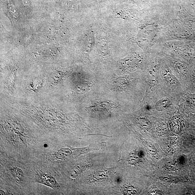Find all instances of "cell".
<instances>
[{
    "label": "cell",
    "mask_w": 195,
    "mask_h": 195,
    "mask_svg": "<svg viewBox=\"0 0 195 195\" xmlns=\"http://www.w3.org/2000/svg\"><path fill=\"white\" fill-rule=\"evenodd\" d=\"M133 78L130 77H118L113 78L108 84V88L112 92L116 93H126L132 89Z\"/></svg>",
    "instance_id": "cell-1"
},
{
    "label": "cell",
    "mask_w": 195,
    "mask_h": 195,
    "mask_svg": "<svg viewBox=\"0 0 195 195\" xmlns=\"http://www.w3.org/2000/svg\"><path fill=\"white\" fill-rule=\"evenodd\" d=\"M120 107L119 103L111 100L97 99L93 101L86 108L88 111L95 113H107L116 110Z\"/></svg>",
    "instance_id": "cell-2"
},
{
    "label": "cell",
    "mask_w": 195,
    "mask_h": 195,
    "mask_svg": "<svg viewBox=\"0 0 195 195\" xmlns=\"http://www.w3.org/2000/svg\"><path fill=\"white\" fill-rule=\"evenodd\" d=\"M77 82L74 84L73 92L76 95L86 96L89 95L94 89L96 80L94 77L87 76L79 78Z\"/></svg>",
    "instance_id": "cell-3"
},
{
    "label": "cell",
    "mask_w": 195,
    "mask_h": 195,
    "mask_svg": "<svg viewBox=\"0 0 195 195\" xmlns=\"http://www.w3.org/2000/svg\"><path fill=\"white\" fill-rule=\"evenodd\" d=\"M35 180L37 182L40 183L52 188L59 187V185L55 178L50 174L43 173H39L35 176Z\"/></svg>",
    "instance_id": "cell-4"
},
{
    "label": "cell",
    "mask_w": 195,
    "mask_h": 195,
    "mask_svg": "<svg viewBox=\"0 0 195 195\" xmlns=\"http://www.w3.org/2000/svg\"><path fill=\"white\" fill-rule=\"evenodd\" d=\"M84 165L79 163L74 166L70 171V175L73 178H75L80 175L84 169Z\"/></svg>",
    "instance_id": "cell-5"
},
{
    "label": "cell",
    "mask_w": 195,
    "mask_h": 195,
    "mask_svg": "<svg viewBox=\"0 0 195 195\" xmlns=\"http://www.w3.org/2000/svg\"><path fill=\"white\" fill-rule=\"evenodd\" d=\"M67 74L66 73L58 72L57 75L50 77V80H50V82L52 84H57L59 83L60 82H62L63 79L67 77L66 76H67Z\"/></svg>",
    "instance_id": "cell-6"
},
{
    "label": "cell",
    "mask_w": 195,
    "mask_h": 195,
    "mask_svg": "<svg viewBox=\"0 0 195 195\" xmlns=\"http://www.w3.org/2000/svg\"><path fill=\"white\" fill-rule=\"evenodd\" d=\"M43 80L41 78H36L33 80L30 85V88L33 92L39 90L42 86Z\"/></svg>",
    "instance_id": "cell-7"
},
{
    "label": "cell",
    "mask_w": 195,
    "mask_h": 195,
    "mask_svg": "<svg viewBox=\"0 0 195 195\" xmlns=\"http://www.w3.org/2000/svg\"><path fill=\"white\" fill-rule=\"evenodd\" d=\"M14 177L18 182H22L23 177V173L21 169L16 167H13L11 169Z\"/></svg>",
    "instance_id": "cell-8"
},
{
    "label": "cell",
    "mask_w": 195,
    "mask_h": 195,
    "mask_svg": "<svg viewBox=\"0 0 195 195\" xmlns=\"http://www.w3.org/2000/svg\"><path fill=\"white\" fill-rule=\"evenodd\" d=\"M171 103V101L169 99H163L159 101L157 103L156 105H155V107H157L159 109H163L165 108L166 107H167V106H169Z\"/></svg>",
    "instance_id": "cell-9"
},
{
    "label": "cell",
    "mask_w": 195,
    "mask_h": 195,
    "mask_svg": "<svg viewBox=\"0 0 195 195\" xmlns=\"http://www.w3.org/2000/svg\"><path fill=\"white\" fill-rule=\"evenodd\" d=\"M1 194L2 195L5 194V193L3 190H1Z\"/></svg>",
    "instance_id": "cell-10"
}]
</instances>
